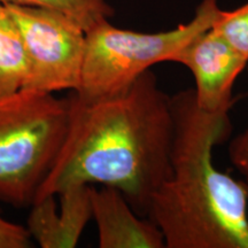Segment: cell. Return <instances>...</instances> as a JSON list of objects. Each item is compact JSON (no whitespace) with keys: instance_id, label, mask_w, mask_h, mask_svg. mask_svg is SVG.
I'll return each instance as SVG.
<instances>
[{"instance_id":"6da1fadb","label":"cell","mask_w":248,"mask_h":248,"mask_svg":"<svg viewBox=\"0 0 248 248\" xmlns=\"http://www.w3.org/2000/svg\"><path fill=\"white\" fill-rule=\"evenodd\" d=\"M172 132L171 97L151 69L113 97L84 101L73 93L63 144L33 202L73 185L99 184L117 188L146 217L171 176Z\"/></svg>"},{"instance_id":"7a4b0ae2","label":"cell","mask_w":248,"mask_h":248,"mask_svg":"<svg viewBox=\"0 0 248 248\" xmlns=\"http://www.w3.org/2000/svg\"><path fill=\"white\" fill-rule=\"evenodd\" d=\"M171 176L147 217L166 248H248V185L214 166L213 150L231 133L230 110L200 109L193 89L171 97Z\"/></svg>"},{"instance_id":"3957f363","label":"cell","mask_w":248,"mask_h":248,"mask_svg":"<svg viewBox=\"0 0 248 248\" xmlns=\"http://www.w3.org/2000/svg\"><path fill=\"white\" fill-rule=\"evenodd\" d=\"M69 98L21 89L0 98V200L31 206L66 137Z\"/></svg>"},{"instance_id":"277c9868","label":"cell","mask_w":248,"mask_h":248,"mask_svg":"<svg viewBox=\"0 0 248 248\" xmlns=\"http://www.w3.org/2000/svg\"><path fill=\"white\" fill-rule=\"evenodd\" d=\"M222 9L217 0H202L190 22L162 32L120 29L105 21L86 32L82 78L75 94L99 100L129 89L145 71L173 57L192 39L210 29Z\"/></svg>"},{"instance_id":"5b68a950","label":"cell","mask_w":248,"mask_h":248,"mask_svg":"<svg viewBox=\"0 0 248 248\" xmlns=\"http://www.w3.org/2000/svg\"><path fill=\"white\" fill-rule=\"evenodd\" d=\"M5 5L22 35L30 61L23 89L76 92L82 78L86 31L74 18L55 9Z\"/></svg>"},{"instance_id":"8992f818","label":"cell","mask_w":248,"mask_h":248,"mask_svg":"<svg viewBox=\"0 0 248 248\" xmlns=\"http://www.w3.org/2000/svg\"><path fill=\"white\" fill-rule=\"evenodd\" d=\"M171 62L191 71L195 79L197 105L207 113L231 109L234 82L248 64L247 59L213 28L192 39Z\"/></svg>"},{"instance_id":"52a82bcc","label":"cell","mask_w":248,"mask_h":248,"mask_svg":"<svg viewBox=\"0 0 248 248\" xmlns=\"http://www.w3.org/2000/svg\"><path fill=\"white\" fill-rule=\"evenodd\" d=\"M31 204L27 229L42 248H74L92 218L91 185H73Z\"/></svg>"},{"instance_id":"ba28073f","label":"cell","mask_w":248,"mask_h":248,"mask_svg":"<svg viewBox=\"0 0 248 248\" xmlns=\"http://www.w3.org/2000/svg\"><path fill=\"white\" fill-rule=\"evenodd\" d=\"M91 208L100 248H166L157 225L150 218L137 216L117 188L91 185Z\"/></svg>"},{"instance_id":"9c48e42d","label":"cell","mask_w":248,"mask_h":248,"mask_svg":"<svg viewBox=\"0 0 248 248\" xmlns=\"http://www.w3.org/2000/svg\"><path fill=\"white\" fill-rule=\"evenodd\" d=\"M29 71L22 35L6 5L0 2V98L23 89Z\"/></svg>"},{"instance_id":"30bf717a","label":"cell","mask_w":248,"mask_h":248,"mask_svg":"<svg viewBox=\"0 0 248 248\" xmlns=\"http://www.w3.org/2000/svg\"><path fill=\"white\" fill-rule=\"evenodd\" d=\"M1 4L37 6L64 13L76 21L86 32L114 15L106 0H0Z\"/></svg>"},{"instance_id":"8fae6325","label":"cell","mask_w":248,"mask_h":248,"mask_svg":"<svg viewBox=\"0 0 248 248\" xmlns=\"http://www.w3.org/2000/svg\"><path fill=\"white\" fill-rule=\"evenodd\" d=\"M212 28L248 60V4L234 11H221Z\"/></svg>"},{"instance_id":"7c38bea8","label":"cell","mask_w":248,"mask_h":248,"mask_svg":"<svg viewBox=\"0 0 248 248\" xmlns=\"http://www.w3.org/2000/svg\"><path fill=\"white\" fill-rule=\"evenodd\" d=\"M31 240L27 226L7 221L0 214V248H29Z\"/></svg>"},{"instance_id":"4fadbf2b","label":"cell","mask_w":248,"mask_h":248,"mask_svg":"<svg viewBox=\"0 0 248 248\" xmlns=\"http://www.w3.org/2000/svg\"><path fill=\"white\" fill-rule=\"evenodd\" d=\"M228 152L231 163L241 173L248 185V129L232 139Z\"/></svg>"}]
</instances>
